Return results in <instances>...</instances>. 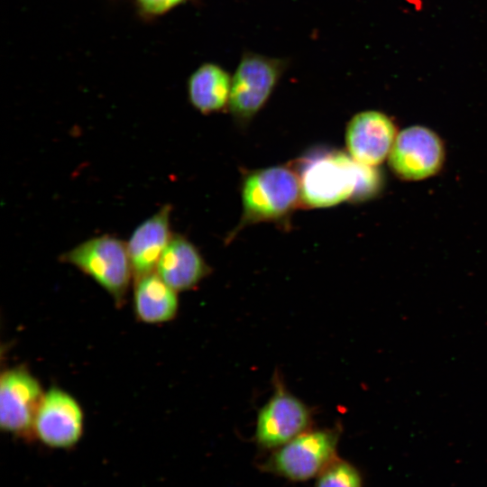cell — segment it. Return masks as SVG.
Returning a JSON list of instances; mask_svg holds the SVG:
<instances>
[{"label": "cell", "mask_w": 487, "mask_h": 487, "mask_svg": "<svg viewBox=\"0 0 487 487\" xmlns=\"http://www.w3.org/2000/svg\"><path fill=\"white\" fill-rule=\"evenodd\" d=\"M188 0H135L138 13L144 18L159 17Z\"/></svg>", "instance_id": "16"}, {"label": "cell", "mask_w": 487, "mask_h": 487, "mask_svg": "<svg viewBox=\"0 0 487 487\" xmlns=\"http://www.w3.org/2000/svg\"><path fill=\"white\" fill-rule=\"evenodd\" d=\"M232 76L215 62H204L188 77V97L190 104L203 115L228 106Z\"/></svg>", "instance_id": "14"}, {"label": "cell", "mask_w": 487, "mask_h": 487, "mask_svg": "<svg viewBox=\"0 0 487 487\" xmlns=\"http://www.w3.org/2000/svg\"><path fill=\"white\" fill-rule=\"evenodd\" d=\"M155 272L176 291H185L195 288L209 273V266L188 239L174 234Z\"/></svg>", "instance_id": "12"}, {"label": "cell", "mask_w": 487, "mask_h": 487, "mask_svg": "<svg viewBox=\"0 0 487 487\" xmlns=\"http://www.w3.org/2000/svg\"><path fill=\"white\" fill-rule=\"evenodd\" d=\"M339 435L335 428H309L272 450L263 469L290 482L317 478L338 457Z\"/></svg>", "instance_id": "4"}, {"label": "cell", "mask_w": 487, "mask_h": 487, "mask_svg": "<svg viewBox=\"0 0 487 487\" xmlns=\"http://www.w3.org/2000/svg\"><path fill=\"white\" fill-rule=\"evenodd\" d=\"M299 203V177L291 168L273 166L253 170L243 181V213L234 233L248 225L281 220Z\"/></svg>", "instance_id": "1"}, {"label": "cell", "mask_w": 487, "mask_h": 487, "mask_svg": "<svg viewBox=\"0 0 487 487\" xmlns=\"http://www.w3.org/2000/svg\"><path fill=\"white\" fill-rule=\"evenodd\" d=\"M170 204L142 221L126 242L133 280L156 271L158 262L172 237Z\"/></svg>", "instance_id": "11"}, {"label": "cell", "mask_w": 487, "mask_h": 487, "mask_svg": "<svg viewBox=\"0 0 487 487\" xmlns=\"http://www.w3.org/2000/svg\"><path fill=\"white\" fill-rule=\"evenodd\" d=\"M396 136V127L385 114L369 110L350 120L345 142L349 155L355 161L374 167L389 156Z\"/></svg>", "instance_id": "10"}, {"label": "cell", "mask_w": 487, "mask_h": 487, "mask_svg": "<svg viewBox=\"0 0 487 487\" xmlns=\"http://www.w3.org/2000/svg\"><path fill=\"white\" fill-rule=\"evenodd\" d=\"M178 291L170 287L156 272L133 280V310L146 324L172 320L179 309Z\"/></svg>", "instance_id": "13"}, {"label": "cell", "mask_w": 487, "mask_h": 487, "mask_svg": "<svg viewBox=\"0 0 487 487\" xmlns=\"http://www.w3.org/2000/svg\"><path fill=\"white\" fill-rule=\"evenodd\" d=\"M311 423L310 408L277 381L272 395L258 412L254 440L262 449L275 450L308 430Z\"/></svg>", "instance_id": "6"}, {"label": "cell", "mask_w": 487, "mask_h": 487, "mask_svg": "<svg viewBox=\"0 0 487 487\" xmlns=\"http://www.w3.org/2000/svg\"><path fill=\"white\" fill-rule=\"evenodd\" d=\"M44 391L38 379L23 366L8 368L0 377L2 431L33 439V423Z\"/></svg>", "instance_id": "7"}, {"label": "cell", "mask_w": 487, "mask_h": 487, "mask_svg": "<svg viewBox=\"0 0 487 487\" xmlns=\"http://www.w3.org/2000/svg\"><path fill=\"white\" fill-rule=\"evenodd\" d=\"M84 432V413L66 391L51 387L44 392L33 423V438L54 449H70Z\"/></svg>", "instance_id": "8"}, {"label": "cell", "mask_w": 487, "mask_h": 487, "mask_svg": "<svg viewBox=\"0 0 487 487\" xmlns=\"http://www.w3.org/2000/svg\"><path fill=\"white\" fill-rule=\"evenodd\" d=\"M60 260L93 279L116 305L124 304L133 280L126 242L102 234L81 242L63 253Z\"/></svg>", "instance_id": "3"}, {"label": "cell", "mask_w": 487, "mask_h": 487, "mask_svg": "<svg viewBox=\"0 0 487 487\" xmlns=\"http://www.w3.org/2000/svg\"><path fill=\"white\" fill-rule=\"evenodd\" d=\"M287 59L244 51L232 76L228 108L233 117L245 124L263 107L287 69Z\"/></svg>", "instance_id": "5"}, {"label": "cell", "mask_w": 487, "mask_h": 487, "mask_svg": "<svg viewBox=\"0 0 487 487\" xmlns=\"http://www.w3.org/2000/svg\"><path fill=\"white\" fill-rule=\"evenodd\" d=\"M444 159L445 149L438 135L420 125L400 131L389 154L391 170L408 180L434 175L440 170Z\"/></svg>", "instance_id": "9"}, {"label": "cell", "mask_w": 487, "mask_h": 487, "mask_svg": "<svg viewBox=\"0 0 487 487\" xmlns=\"http://www.w3.org/2000/svg\"><path fill=\"white\" fill-rule=\"evenodd\" d=\"M361 163L340 151H317L300 163L301 200L310 207H327L352 199Z\"/></svg>", "instance_id": "2"}, {"label": "cell", "mask_w": 487, "mask_h": 487, "mask_svg": "<svg viewBox=\"0 0 487 487\" xmlns=\"http://www.w3.org/2000/svg\"><path fill=\"white\" fill-rule=\"evenodd\" d=\"M362 483L358 468L337 457L317 475L314 487H362Z\"/></svg>", "instance_id": "15"}]
</instances>
